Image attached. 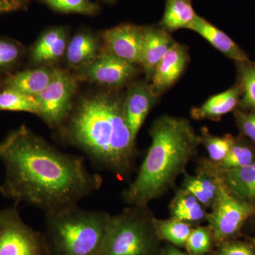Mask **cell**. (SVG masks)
<instances>
[{"label": "cell", "mask_w": 255, "mask_h": 255, "mask_svg": "<svg viewBox=\"0 0 255 255\" xmlns=\"http://www.w3.org/2000/svg\"><path fill=\"white\" fill-rule=\"evenodd\" d=\"M160 255H192L189 254L187 252L182 251L180 248L177 247L172 246V245L166 244L163 246L162 251H161Z\"/></svg>", "instance_id": "836d02e7"}, {"label": "cell", "mask_w": 255, "mask_h": 255, "mask_svg": "<svg viewBox=\"0 0 255 255\" xmlns=\"http://www.w3.org/2000/svg\"><path fill=\"white\" fill-rule=\"evenodd\" d=\"M144 27L122 23L102 32L106 51L134 65L141 64Z\"/></svg>", "instance_id": "30bf717a"}, {"label": "cell", "mask_w": 255, "mask_h": 255, "mask_svg": "<svg viewBox=\"0 0 255 255\" xmlns=\"http://www.w3.org/2000/svg\"><path fill=\"white\" fill-rule=\"evenodd\" d=\"M100 53L97 38L90 32L84 31L76 33L69 42L65 56L69 65L80 69L93 63Z\"/></svg>", "instance_id": "ffe728a7"}, {"label": "cell", "mask_w": 255, "mask_h": 255, "mask_svg": "<svg viewBox=\"0 0 255 255\" xmlns=\"http://www.w3.org/2000/svg\"><path fill=\"white\" fill-rule=\"evenodd\" d=\"M78 79L66 70L55 68L52 81L35 97L39 110L38 117L50 128L58 129L73 110Z\"/></svg>", "instance_id": "ba28073f"}, {"label": "cell", "mask_w": 255, "mask_h": 255, "mask_svg": "<svg viewBox=\"0 0 255 255\" xmlns=\"http://www.w3.org/2000/svg\"><path fill=\"white\" fill-rule=\"evenodd\" d=\"M157 233L162 241L177 247L185 248L194 226L171 217L165 220L156 219Z\"/></svg>", "instance_id": "d4e9b609"}, {"label": "cell", "mask_w": 255, "mask_h": 255, "mask_svg": "<svg viewBox=\"0 0 255 255\" xmlns=\"http://www.w3.org/2000/svg\"><path fill=\"white\" fill-rule=\"evenodd\" d=\"M147 206H128L111 215L100 255H160L164 245Z\"/></svg>", "instance_id": "5b68a950"}, {"label": "cell", "mask_w": 255, "mask_h": 255, "mask_svg": "<svg viewBox=\"0 0 255 255\" xmlns=\"http://www.w3.org/2000/svg\"><path fill=\"white\" fill-rule=\"evenodd\" d=\"M233 112L241 135L246 137L255 145V111H245L238 108Z\"/></svg>", "instance_id": "1f68e13d"}, {"label": "cell", "mask_w": 255, "mask_h": 255, "mask_svg": "<svg viewBox=\"0 0 255 255\" xmlns=\"http://www.w3.org/2000/svg\"><path fill=\"white\" fill-rule=\"evenodd\" d=\"M151 144L135 179L122 192L128 206H147L175 185L201 145L189 119L163 115L150 129Z\"/></svg>", "instance_id": "3957f363"}, {"label": "cell", "mask_w": 255, "mask_h": 255, "mask_svg": "<svg viewBox=\"0 0 255 255\" xmlns=\"http://www.w3.org/2000/svg\"><path fill=\"white\" fill-rule=\"evenodd\" d=\"M20 1H23V2L26 3V4H27L28 1H30V0H20Z\"/></svg>", "instance_id": "d590c367"}, {"label": "cell", "mask_w": 255, "mask_h": 255, "mask_svg": "<svg viewBox=\"0 0 255 255\" xmlns=\"http://www.w3.org/2000/svg\"><path fill=\"white\" fill-rule=\"evenodd\" d=\"M26 4L20 0H0V14L18 11L23 9Z\"/></svg>", "instance_id": "d6a6232c"}, {"label": "cell", "mask_w": 255, "mask_h": 255, "mask_svg": "<svg viewBox=\"0 0 255 255\" xmlns=\"http://www.w3.org/2000/svg\"><path fill=\"white\" fill-rule=\"evenodd\" d=\"M0 161L4 170L0 194L45 213L78 205L103 184L83 156L60 150L25 125L0 142Z\"/></svg>", "instance_id": "6da1fadb"}, {"label": "cell", "mask_w": 255, "mask_h": 255, "mask_svg": "<svg viewBox=\"0 0 255 255\" xmlns=\"http://www.w3.org/2000/svg\"><path fill=\"white\" fill-rule=\"evenodd\" d=\"M171 217L180 220L194 226L206 221V208L184 188L178 189L169 204Z\"/></svg>", "instance_id": "44dd1931"}, {"label": "cell", "mask_w": 255, "mask_h": 255, "mask_svg": "<svg viewBox=\"0 0 255 255\" xmlns=\"http://www.w3.org/2000/svg\"><path fill=\"white\" fill-rule=\"evenodd\" d=\"M211 209L206 221L214 236L216 247L224 242L236 239L247 221L255 215V204L235 195L222 180L217 199Z\"/></svg>", "instance_id": "8992f818"}, {"label": "cell", "mask_w": 255, "mask_h": 255, "mask_svg": "<svg viewBox=\"0 0 255 255\" xmlns=\"http://www.w3.org/2000/svg\"><path fill=\"white\" fill-rule=\"evenodd\" d=\"M193 0H165L163 16L159 26L169 32L187 28L196 17Z\"/></svg>", "instance_id": "7402d4cb"}, {"label": "cell", "mask_w": 255, "mask_h": 255, "mask_svg": "<svg viewBox=\"0 0 255 255\" xmlns=\"http://www.w3.org/2000/svg\"><path fill=\"white\" fill-rule=\"evenodd\" d=\"M55 68H42L22 70L10 75L4 81L6 88L36 97L48 87L54 76Z\"/></svg>", "instance_id": "ac0fdd59"}, {"label": "cell", "mask_w": 255, "mask_h": 255, "mask_svg": "<svg viewBox=\"0 0 255 255\" xmlns=\"http://www.w3.org/2000/svg\"><path fill=\"white\" fill-rule=\"evenodd\" d=\"M211 162L216 168L223 170L248 167L255 163V145L242 135L235 137L231 150L225 159L218 163Z\"/></svg>", "instance_id": "603a6c76"}, {"label": "cell", "mask_w": 255, "mask_h": 255, "mask_svg": "<svg viewBox=\"0 0 255 255\" xmlns=\"http://www.w3.org/2000/svg\"><path fill=\"white\" fill-rule=\"evenodd\" d=\"M253 218H255V216H253Z\"/></svg>", "instance_id": "f35d334b"}, {"label": "cell", "mask_w": 255, "mask_h": 255, "mask_svg": "<svg viewBox=\"0 0 255 255\" xmlns=\"http://www.w3.org/2000/svg\"><path fill=\"white\" fill-rule=\"evenodd\" d=\"M144 27L141 64L147 81H151L156 67L175 41L170 32L162 26H147Z\"/></svg>", "instance_id": "4fadbf2b"}, {"label": "cell", "mask_w": 255, "mask_h": 255, "mask_svg": "<svg viewBox=\"0 0 255 255\" xmlns=\"http://www.w3.org/2000/svg\"><path fill=\"white\" fill-rule=\"evenodd\" d=\"M158 99L150 84L147 82H133L128 89L124 98V114L132 137L135 140L146 117Z\"/></svg>", "instance_id": "8fae6325"}, {"label": "cell", "mask_w": 255, "mask_h": 255, "mask_svg": "<svg viewBox=\"0 0 255 255\" xmlns=\"http://www.w3.org/2000/svg\"><path fill=\"white\" fill-rule=\"evenodd\" d=\"M101 1L107 3V4H113L117 0H101Z\"/></svg>", "instance_id": "e575fe53"}, {"label": "cell", "mask_w": 255, "mask_h": 255, "mask_svg": "<svg viewBox=\"0 0 255 255\" xmlns=\"http://www.w3.org/2000/svg\"><path fill=\"white\" fill-rule=\"evenodd\" d=\"M189 61L187 46L175 42L159 61L151 79V86L157 97L177 82L187 68Z\"/></svg>", "instance_id": "7c38bea8"}, {"label": "cell", "mask_w": 255, "mask_h": 255, "mask_svg": "<svg viewBox=\"0 0 255 255\" xmlns=\"http://www.w3.org/2000/svg\"><path fill=\"white\" fill-rule=\"evenodd\" d=\"M252 243H253V244L254 245V246L255 247V238H253V240L251 241Z\"/></svg>", "instance_id": "8d00e7d4"}, {"label": "cell", "mask_w": 255, "mask_h": 255, "mask_svg": "<svg viewBox=\"0 0 255 255\" xmlns=\"http://www.w3.org/2000/svg\"><path fill=\"white\" fill-rule=\"evenodd\" d=\"M241 97V87L236 82L226 91L212 96L203 105L191 109V117L196 120H220L238 108Z\"/></svg>", "instance_id": "2e32d148"}, {"label": "cell", "mask_w": 255, "mask_h": 255, "mask_svg": "<svg viewBox=\"0 0 255 255\" xmlns=\"http://www.w3.org/2000/svg\"><path fill=\"white\" fill-rule=\"evenodd\" d=\"M215 248L216 243L209 226L193 228L185 246L187 253L192 255H209Z\"/></svg>", "instance_id": "f1b7e54d"}, {"label": "cell", "mask_w": 255, "mask_h": 255, "mask_svg": "<svg viewBox=\"0 0 255 255\" xmlns=\"http://www.w3.org/2000/svg\"><path fill=\"white\" fill-rule=\"evenodd\" d=\"M23 48L17 42L0 38V71L10 70L21 60Z\"/></svg>", "instance_id": "f546056e"}, {"label": "cell", "mask_w": 255, "mask_h": 255, "mask_svg": "<svg viewBox=\"0 0 255 255\" xmlns=\"http://www.w3.org/2000/svg\"><path fill=\"white\" fill-rule=\"evenodd\" d=\"M111 215L78 205L45 213L43 237L50 255H100Z\"/></svg>", "instance_id": "277c9868"}, {"label": "cell", "mask_w": 255, "mask_h": 255, "mask_svg": "<svg viewBox=\"0 0 255 255\" xmlns=\"http://www.w3.org/2000/svg\"><path fill=\"white\" fill-rule=\"evenodd\" d=\"M56 130L97 168L120 181L133 172L138 151L126 120L124 98L111 92L83 97Z\"/></svg>", "instance_id": "7a4b0ae2"}, {"label": "cell", "mask_w": 255, "mask_h": 255, "mask_svg": "<svg viewBox=\"0 0 255 255\" xmlns=\"http://www.w3.org/2000/svg\"><path fill=\"white\" fill-rule=\"evenodd\" d=\"M67 31L62 26L47 30L40 36L31 50V59L36 64L58 61L66 53L68 47Z\"/></svg>", "instance_id": "e0dca14e"}, {"label": "cell", "mask_w": 255, "mask_h": 255, "mask_svg": "<svg viewBox=\"0 0 255 255\" xmlns=\"http://www.w3.org/2000/svg\"><path fill=\"white\" fill-rule=\"evenodd\" d=\"M0 111L27 112L38 116L36 97L4 87L0 93Z\"/></svg>", "instance_id": "484cf974"}, {"label": "cell", "mask_w": 255, "mask_h": 255, "mask_svg": "<svg viewBox=\"0 0 255 255\" xmlns=\"http://www.w3.org/2000/svg\"><path fill=\"white\" fill-rule=\"evenodd\" d=\"M237 83L242 89V97L238 109L255 111V62L248 60L236 62Z\"/></svg>", "instance_id": "cb8c5ba5"}, {"label": "cell", "mask_w": 255, "mask_h": 255, "mask_svg": "<svg viewBox=\"0 0 255 255\" xmlns=\"http://www.w3.org/2000/svg\"><path fill=\"white\" fill-rule=\"evenodd\" d=\"M210 255H255L252 242L231 240L216 246Z\"/></svg>", "instance_id": "4dcf8cb0"}, {"label": "cell", "mask_w": 255, "mask_h": 255, "mask_svg": "<svg viewBox=\"0 0 255 255\" xmlns=\"http://www.w3.org/2000/svg\"><path fill=\"white\" fill-rule=\"evenodd\" d=\"M50 9L65 14H79L95 16L100 6L91 0H41Z\"/></svg>", "instance_id": "83f0119b"}, {"label": "cell", "mask_w": 255, "mask_h": 255, "mask_svg": "<svg viewBox=\"0 0 255 255\" xmlns=\"http://www.w3.org/2000/svg\"><path fill=\"white\" fill-rule=\"evenodd\" d=\"M209 161L226 187L233 194L243 201L255 204V163L242 168L223 170L216 168Z\"/></svg>", "instance_id": "d6986e66"}, {"label": "cell", "mask_w": 255, "mask_h": 255, "mask_svg": "<svg viewBox=\"0 0 255 255\" xmlns=\"http://www.w3.org/2000/svg\"><path fill=\"white\" fill-rule=\"evenodd\" d=\"M187 28L200 35L225 56L236 63L249 60L248 54L232 38L206 18L196 15Z\"/></svg>", "instance_id": "9a60e30c"}, {"label": "cell", "mask_w": 255, "mask_h": 255, "mask_svg": "<svg viewBox=\"0 0 255 255\" xmlns=\"http://www.w3.org/2000/svg\"><path fill=\"white\" fill-rule=\"evenodd\" d=\"M79 70L77 78L112 88L130 83L138 72L136 65L128 63L106 50L100 53L93 63Z\"/></svg>", "instance_id": "9c48e42d"}, {"label": "cell", "mask_w": 255, "mask_h": 255, "mask_svg": "<svg viewBox=\"0 0 255 255\" xmlns=\"http://www.w3.org/2000/svg\"><path fill=\"white\" fill-rule=\"evenodd\" d=\"M200 137L201 143L205 146L210 160L215 163L221 162L228 155L235 139L231 134L224 136L213 135L206 127L201 128Z\"/></svg>", "instance_id": "4316f807"}, {"label": "cell", "mask_w": 255, "mask_h": 255, "mask_svg": "<svg viewBox=\"0 0 255 255\" xmlns=\"http://www.w3.org/2000/svg\"><path fill=\"white\" fill-rule=\"evenodd\" d=\"M3 89H1V82H0V93H1V92L2 91Z\"/></svg>", "instance_id": "74e56055"}, {"label": "cell", "mask_w": 255, "mask_h": 255, "mask_svg": "<svg viewBox=\"0 0 255 255\" xmlns=\"http://www.w3.org/2000/svg\"><path fill=\"white\" fill-rule=\"evenodd\" d=\"M221 179L209 159H203L196 175L184 174L182 188L195 196L206 209H211L219 194Z\"/></svg>", "instance_id": "5bb4252c"}, {"label": "cell", "mask_w": 255, "mask_h": 255, "mask_svg": "<svg viewBox=\"0 0 255 255\" xmlns=\"http://www.w3.org/2000/svg\"><path fill=\"white\" fill-rule=\"evenodd\" d=\"M17 206L0 210V255H50L43 233L23 221Z\"/></svg>", "instance_id": "52a82bcc"}]
</instances>
